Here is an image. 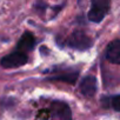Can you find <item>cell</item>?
<instances>
[{
	"instance_id": "obj_9",
	"label": "cell",
	"mask_w": 120,
	"mask_h": 120,
	"mask_svg": "<svg viewBox=\"0 0 120 120\" xmlns=\"http://www.w3.org/2000/svg\"><path fill=\"white\" fill-rule=\"evenodd\" d=\"M112 106L115 111L120 112V94L119 95H115L113 99H112Z\"/></svg>"
},
{
	"instance_id": "obj_8",
	"label": "cell",
	"mask_w": 120,
	"mask_h": 120,
	"mask_svg": "<svg viewBox=\"0 0 120 120\" xmlns=\"http://www.w3.org/2000/svg\"><path fill=\"white\" fill-rule=\"evenodd\" d=\"M78 78V72H66V73H63V74H58V75H54L53 79L55 80H61V81H66L68 84H74L75 80Z\"/></svg>"
},
{
	"instance_id": "obj_3",
	"label": "cell",
	"mask_w": 120,
	"mask_h": 120,
	"mask_svg": "<svg viewBox=\"0 0 120 120\" xmlns=\"http://www.w3.org/2000/svg\"><path fill=\"white\" fill-rule=\"evenodd\" d=\"M67 45H70L73 48L84 51V49H88L92 46V39L86 35L84 32H74L73 34H71V37L67 40Z\"/></svg>"
},
{
	"instance_id": "obj_4",
	"label": "cell",
	"mask_w": 120,
	"mask_h": 120,
	"mask_svg": "<svg viewBox=\"0 0 120 120\" xmlns=\"http://www.w3.org/2000/svg\"><path fill=\"white\" fill-rule=\"evenodd\" d=\"M52 115L55 120H72V113L66 102L55 101L51 106Z\"/></svg>"
},
{
	"instance_id": "obj_6",
	"label": "cell",
	"mask_w": 120,
	"mask_h": 120,
	"mask_svg": "<svg viewBox=\"0 0 120 120\" xmlns=\"http://www.w3.org/2000/svg\"><path fill=\"white\" fill-rule=\"evenodd\" d=\"M80 92L85 97H93L97 92V80L93 75H87L86 78L82 79L80 84Z\"/></svg>"
},
{
	"instance_id": "obj_2",
	"label": "cell",
	"mask_w": 120,
	"mask_h": 120,
	"mask_svg": "<svg viewBox=\"0 0 120 120\" xmlns=\"http://www.w3.org/2000/svg\"><path fill=\"white\" fill-rule=\"evenodd\" d=\"M28 61V56L25 52L21 51H15L13 53H10L5 55L0 60V65L4 68H17L20 66H24Z\"/></svg>"
},
{
	"instance_id": "obj_7",
	"label": "cell",
	"mask_w": 120,
	"mask_h": 120,
	"mask_svg": "<svg viewBox=\"0 0 120 120\" xmlns=\"http://www.w3.org/2000/svg\"><path fill=\"white\" fill-rule=\"evenodd\" d=\"M34 46H35V38H34V35L31 32H25L21 35V38L18 41V44H17V49L26 53L28 51H32Z\"/></svg>"
},
{
	"instance_id": "obj_5",
	"label": "cell",
	"mask_w": 120,
	"mask_h": 120,
	"mask_svg": "<svg viewBox=\"0 0 120 120\" xmlns=\"http://www.w3.org/2000/svg\"><path fill=\"white\" fill-rule=\"evenodd\" d=\"M106 58L109 63L120 65V39L109 42L106 49Z\"/></svg>"
},
{
	"instance_id": "obj_1",
	"label": "cell",
	"mask_w": 120,
	"mask_h": 120,
	"mask_svg": "<svg viewBox=\"0 0 120 120\" xmlns=\"http://www.w3.org/2000/svg\"><path fill=\"white\" fill-rule=\"evenodd\" d=\"M111 7V0H91L88 19L93 22H100L107 15Z\"/></svg>"
}]
</instances>
